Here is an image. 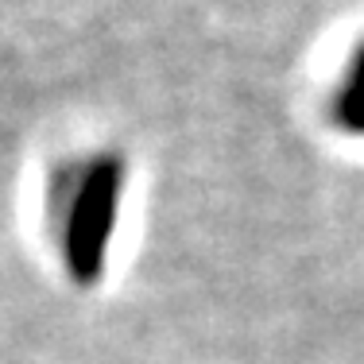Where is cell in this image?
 <instances>
[{
  "mask_svg": "<svg viewBox=\"0 0 364 364\" xmlns=\"http://www.w3.org/2000/svg\"><path fill=\"white\" fill-rule=\"evenodd\" d=\"M120 182H124L120 159H97L85 182L77 186L74 221H70V267L77 279H93L101 272L105 245L120 205Z\"/></svg>",
  "mask_w": 364,
  "mask_h": 364,
  "instance_id": "obj_1",
  "label": "cell"
},
{
  "mask_svg": "<svg viewBox=\"0 0 364 364\" xmlns=\"http://www.w3.org/2000/svg\"><path fill=\"white\" fill-rule=\"evenodd\" d=\"M329 120L337 132L364 136V39L353 47L349 63L341 66V77L329 93Z\"/></svg>",
  "mask_w": 364,
  "mask_h": 364,
  "instance_id": "obj_2",
  "label": "cell"
}]
</instances>
